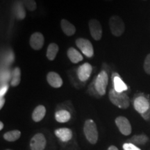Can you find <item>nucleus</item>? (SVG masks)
Instances as JSON below:
<instances>
[{"mask_svg": "<svg viewBox=\"0 0 150 150\" xmlns=\"http://www.w3.org/2000/svg\"><path fill=\"white\" fill-rule=\"evenodd\" d=\"M109 99L112 104L122 109H127L130 105V99L125 92L118 93L113 88L109 92Z\"/></svg>", "mask_w": 150, "mask_h": 150, "instance_id": "nucleus-1", "label": "nucleus"}, {"mask_svg": "<svg viewBox=\"0 0 150 150\" xmlns=\"http://www.w3.org/2000/svg\"><path fill=\"white\" fill-rule=\"evenodd\" d=\"M83 133L86 139L92 145H95L98 140V130L96 124L93 120H86L83 126Z\"/></svg>", "mask_w": 150, "mask_h": 150, "instance_id": "nucleus-2", "label": "nucleus"}, {"mask_svg": "<svg viewBox=\"0 0 150 150\" xmlns=\"http://www.w3.org/2000/svg\"><path fill=\"white\" fill-rule=\"evenodd\" d=\"M95 89L100 96L106 95L108 83V75L106 70H102L93 81Z\"/></svg>", "mask_w": 150, "mask_h": 150, "instance_id": "nucleus-3", "label": "nucleus"}, {"mask_svg": "<svg viewBox=\"0 0 150 150\" xmlns=\"http://www.w3.org/2000/svg\"><path fill=\"white\" fill-rule=\"evenodd\" d=\"M109 27L112 34L115 37H120L125 31V24L120 17L118 16H112L110 18Z\"/></svg>", "mask_w": 150, "mask_h": 150, "instance_id": "nucleus-4", "label": "nucleus"}, {"mask_svg": "<svg viewBox=\"0 0 150 150\" xmlns=\"http://www.w3.org/2000/svg\"><path fill=\"white\" fill-rule=\"evenodd\" d=\"M77 47L88 58H92L94 55V49L91 41L83 38H79L76 40Z\"/></svg>", "mask_w": 150, "mask_h": 150, "instance_id": "nucleus-5", "label": "nucleus"}, {"mask_svg": "<svg viewBox=\"0 0 150 150\" xmlns=\"http://www.w3.org/2000/svg\"><path fill=\"white\" fill-rule=\"evenodd\" d=\"M88 27L90 33L94 40H100L102 37V27L99 20L91 19L88 22Z\"/></svg>", "mask_w": 150, "mask_h": 150, "instance_id": "nucleus-6", "label": "nucleus"}, {"mask_svg": "<svg viewBox=\"0 0 150 150\" xmlns=\"http://www.w3.org/2000/svg\"><path fill=\"white\" fill-rule=\"evenodd\" d=\"M115 122L116 126L122 134H123L124 136H129L131 134L132 128L130 122L127 117L124 116H119L116 117Z\"/></svg>", "mask_w": 150, "mask_h": 150, "instance_id": "nucleus-7", "label": "nucleus"}, {"mask_svg": "<svg viewBox=\"0 0 150 150\" xmlns=\"http://www.w3.org/2000/svg\"><path fill=\"white\" fill-rule=\"evenodd\" d=\"M46 145V138L42 133H38L34 135L30 141L31 150H44Z\"/></svg>", "mask_w": 150, "mask_h": 150, "instance_id": "nucleus-8", "label": "nucleus"}, {"mask_svg": "<svg viewBox=\"0 0 150 150\" xmlns=\"http://www.w3.org/2000/svg\"><path fill=\"white\" fill-rule=\"evenodd\" d=\"M92 72H93V67L88 63H85L80 65L76 70V74L79 79L83 83H85L89 79Z\"/></svg>", "mask_w": 150, "mask_h": 150, "instance_id": "nucleus-9", "label": "nucleus"}, {"mask_svg": "<svg viewBox=\"0 0 150 150\" xmlns=\"http://www.w3.org/2000/svg\"><path fill=\"white\" fill-rule=\"evenodd\" d=\"M134 106L135 110L138 112H139L140 115H142V114L147 112L149 108L150 102L146 97L140 96L135 99Z\"/></svg>", "mask_w": 150, "mask_h": 150, "instance_id": "nucleus-10", "label": "nucleus"}, {"mask_svg": "<svg viewBox=\"0 0 150 150\" xmlns=\"http://www.w3.org/2000/svg\"><path fill=\"white\" fill-rule=\"evenodd\" d=\"M45 43V38L40 32L33 33L30 37L29 45L34 50H40L42 48Z\"/></svg>", "mask_w": 150, "mask_h": 150, "instance_id": "nucleus-11", "label": "nucleus"}, {"mask_svg": "<svg viewBox=\"0 0 150 150\" xmlns=\"http://www.w3.org/2000/svg\"><path fill=\"white\" fill-rule=\"evenodd\" d=\"M113 89L118 93H124L128 89L127 84L123 81L120 75L117 72H113L112 74Z\"/></svg>", "mask_w": 150, "mask_h": 150, "instance_id": "nucleus-12", "label": "nucleus"}, {"mask_svg": "<svg viewBox=\"0 0 150 150\" xmlns=\"http://www.w3.org/2000/svg\"><path fill=\"white\" fill-rule=\"evenodd\" d=\"M47 83L54 88H59L63 85V80L61 76L55 72H50L47 74Z\"/></svg>", "mask_w": 150, "mask_h": 150, "instance_id": "nucleus-13", "label": "nucleus"}, {"mask_svg": "<svg viewBox=\"0 0 150 150\" xmlns=\"http://www.w3.org/2000/svg\"><path fill=\"white\" fill-rule=\"evenodd\" d=\"M54 134L58 138L64 142L70 141L72 138V131L68 128L57 129L54 131Z\"/></svg>", "mask_w": 150, "mask_h": 150, "instance_id": "nucleus-14", "label": "nucleus"}, {"mask_svg": "<svg viewBox=\"0 0 150 150\" xmlns=\"http://www.w3.org/2000/svg\"><path fill=\"white\" fill-rule=\"evenodd\" d=\"M61 27L63 32L67 36H72L76 33V27L68 20L63 19L61 21Z\"/></svg>", "mask_w": 150, "mask_h": 150, "instance_id": "nucleus-15", "label": "nucleus"}, {"mask_svg": "<svg viewBox=\"0 0 150 150\" xmlns=\"http://www.w3.org/2000/svg\"><path fill=\"white\" fill-rule=\"evenodd\" d=\"M67 55L70 61L72 63H74V64L79 63V62L83 61V59L81 54L74 47H70L67 50Z\"/></svg>", "mask_w": 150, "mask_h": 150, "instance_id": "nucleus-16", "label": "nucleus"}, {"mask_svg": "<svg viewBox=\"0 0 150 150\" xmlns=\"http://www.w3.org/2000/svg\"><path fill=\"white\" fill-rule=\"evenodd\" d=\"M46 114V108L43 105H38L32 112V120L35 122H39L45 117Z\"/></svg>", "mask_w": 150, "mask_h": 150, "instance_id": "nucleus-17", "label": "nucleus"}, {"mask_svg": "<svg viewBox=\"0 0 150 150\" xmlns=\"http://www.w3.org/2000/svg\"><path fill=\"white\" fill-rule=\"evenodd\" d=\"M55 119L58 122L65 123L70 120L71 114L68 110L61 109L55 112Z\"/></svg>", "mask_w": 150, "mask_h": 150, "instance_id": "nucleus-18", "label": "nucleus"}, {"mask_svg": "<svg viewBox=\"0 0 150 150\" xmlns=\"http://www.w3.org/2000/svg\"><path fill=\"white\" fill-rule=\"evenodd\" d=\"M59 51V45L55 42H52L49 45L47 50L46 56L48 60L50 61H54L56 59V55H57L58 52Z\"/></svg>", "mask_w": 150, "mask_h": 150, "instance_id": "nucleus-19", "label": "nucleus"}, {"mask_svg": "<svg viewBox=\"0 0 150 150\" xmlns=\"http://www.w3.org/2000/svg\"><path fill=\"white\" fill-rule=\"evenodd\" d=\"M149 141V138L145 134L140 135H135L133 137H131L130 139L127 140V142L130 143L134 144V145H144Z\"/></svg>", "mask_w": 150, "mask_h": 150, "instance_id": "nucleus-20", "label": "nucleus"}, {"mask_svg": "<svg viewBox=\"0 0 150 150\" xmlns=\"http://www.w3.org/2000/svg\"><path fill=\"white\" fill-rule=\"evenodd\" d=\"M20 81H21V70L20 67H16L13 70L12 75H11V85L13 87H16L19 86Z\"/></svg>", "mask_w": 150, "mask_h": 150, "instance_id": "nucleus-21", "label": "nucleus"}, {"mask_svg": "<svg viewBox=\"0 0 150 150\" xmlns=\"http://www.w3.org/2000/svg\"><path fill=\"white\" fill-rule=\"evenodd\" d=\"M15 11L16 15L18 20H23L26 17V11L24 10V6L22 1H17L15 4Z\"/></svg>", "mask_w": 150, "mask_h": 150, "instance_id": "nucleus-22", "label": "nucleus"}, {"mask_svg": "<svg viewBox=\"0 0 150 150\" xmlns=\"http://www.w3.org/2000/svg\"><path fill=\"white\" fill-rule=\"evenodd\" d=\"M21 136V132L19 130H13L7 131L4 134V138L6 141L15 142L18 140Z\"/></svg>", "mask_w": 150, "mask_h": 150, "instance_id": "nucleus-23", "label": "nucleus"}, {"mask_svg": "<svg viewBox=\"0 0 150 150\" xmlns=\"http://www.w3.org/2000/svg\"><path fill=\"white\" fill-rule=\"evenodd\" d=\"M26 8L29 11H34L37 8V4L35 0H22Z\"/></svg>", "mask_w": 150, "mask_h": 150, "instance_id": "nucleus-24", "label": "nucleus"}, {"mask_svg": "<svg viewBox=\"0 0 150 150\" xmlns=\"http://www.w3.org/2000/svg\"><path fill=\"white\" fill-rule=\"evenodd\" d=\"M143 68L146 74L150 75V53L146 56L143 63Z\"/></svg>", "mask_w": 150, "mask_h": 150, "instance_id": "nucleus-25", "label": "nucleus"}, {"mask_svg": "<svg viewBox=\"0 0 150 150\" xmlns=\"http://www.w3.org/2000/svg\"><path fill=\"white\" fill-rule=\"evenodd\" d=\"M124 150H141L140 148H138L136 145L134 144L130 143V142H126L123 145Z\"/></svg>", "mask_w": 150, "mask_h": 150, "instance_id": "nucleus-26", "label": "nucleus"}, {"mask_svg": "<svg viewBox=\"0 0 150 150\" xmlns=\"http://www.w3.org/2000/svg\"><path fill=\"white\" fill-rule=\"evenodd\" d=\"M8 88L9 86L8 84H4L3 86H1V89H0V96H1V97H3L4 96L5 94L8 91Z\"/></svg>", "mask_w": 150, "mask_h": 150, "instance_id": "nucleus-27", "label": "nucleus"}, {"mask_svg": "<svg viewBox=\"0 0 150 150\" xmlns=\"http://www.w3.org/2000/svg\"><path fill=\"white\" fill-rule=\"evenodd\" d=\"M141 116L145 120H149L150 119V107L149 109H148L147 111L145 112V113L142 114Z\"/></svg>", "mask_w": 150, "mask_h": 150, "instance_id": "nucleus-28", "label": "nucleus"}, {"mask_svg": "<svg viewBox=\"0 0 150 150\" xmlns=\"http://www.w3.org/2000/svg\"><path fill=\"white\" fill-rule=\"evenodd\" d=\"M5 98L4 97L0 98V109H1L3 108L4 105L5 104Z\"/></svg>", "mask_w": 150, "mask_h": 150, "instance_id": "nucleus-29", "label": "nucleus"}, {"mask_svg": "<svg viewBox=\"0 0 150 150\" xmlns=\"http://www.w3.org/2000/svg\"><path fill=\"white\" fill-rule=\"evenodd\" d=\"M107 150H119V149H118L117 148L115 147V146L111 145V146H110V147L108 148Z\"/></svg>", "mask_w": 150, "mask_h": 150, "instance_id": "nucleus-30", "label": "nucleus"}, {"mask_svg": "<svg viewBox=\"0 0 150 150\" xmlns=\"http://www.w3.org/2000/svg\"><path fill=\"white\" fill-rule=\"evenodd\" d=\"M4 129V123L2 122H0V130H2Z\"/></svg>", "mask_w": 150, "mask_h": 150, "instance_id": "nucleus-31", "label": "nucleus"}, {"mask_svg": "<svg viewBox=\"0 0 150 150\" xmlns=\"http://www.w3.org/2000/svg\"><path fill=\"white\" fill-rule=\"evenodd\" d=\"M104 1H112V0H104Z\"/></svg>", "mask_w": 150, "mask_h": 150, "instance_id": "nucleus-32", "label": "nucleus"}, {"mask_svg": "<svg viewBox=\"0 0 150 150\" xmlns=\"http://www.w3.org/2000/svg\"><path fill=\"white\" fill-rule=\"evenodd\" d=\"M5 150H12V149H5Z\"/></svg>", "mask_w": 150, "mask_h": 150, "instance_id": "nucleus-33", "label": "nucleus"}, {"mask_svg": "<svg viewBox=\"0 0 150 150\" xmlns=\"http://www.w3.org/2000/svg\"><path fill=\"white\" fill-rule=\"evenodd\" d=\"M144 1H145V0H144Z\"/></svg>", "mask_w": 150, "mask_h": 150, "instance_id": "nucleus-34", "label": "nucleus"}]
</instances>
